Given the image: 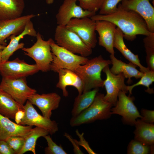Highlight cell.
<instances>
[{
    "label": "cell",
    "mask_w": 154,
    "mask_h": 154,
    "mask_svg": "<svg viewBox=\"0 0 154 154\" xmlns=\"http://www.w3.org/2000/svg\"><path fill=\"white\" fill-rule=\"evenodd\" d=\"M90 18L95 21L105 20L113 23L122 31L124 38L128 40H134L138 35L147 36L152 33L141 16L133 11L124 8L121 3L118 5L116 11L113 13L96 14Z\"/></svg>",
    "instance_id": "obj_1"
},
{
    "label": "cell",
    "mask_w": 154,
    "mask_h": 154,
    "mask_svg": "<svg viewBox=\"0 0 154 154\" xmlns=\"http://www.w3.org/2000/svg\"><path fill=\"white\" fill-rule=\"evenodd\" d=\"M111 64V60H105L100 55L89 59L85 64L79 66L73 71L82 82L83 92L104 86L101 72L105 66Z\"/></svg>",
    "instance_id": "obj_2"
},
{
    "label": "cell",
    "mask_w": 154,
    "mask_h": 154,
    "mask_svg": "<svg viewBox=\"0 0 154 154\" xmlns=\"http://www.w3.org/2000/svg\"><path fill=\"white\" fill-rule=\"evenodd\" d=\"M104 94L98 92L92 104L78 115L71 118L70 124L72 127L90 123L97 120L107 119L112 115L113 106L104 99Z\"/></svg>",
    "instance_id": "obj_3"
},
{
    "label": "cell",
    "mask_w": 154,
    "mask_h": 154,
    "mask_svg": "<svg viewBox=\"0 0 154 154\" xmlns=\"http://www.w3.org/2000/svg\"><path fill=\"white\" fill-rule=\"evenodd\" d=\"M50 46L53 58L50 70L55 72L62 69L73 71L79 66L85 64L89 60L86 57L76 54L60 46L53 39Z\"/></svg>",
    "instance_id": "obj_4"
},
{
    "label": "cell",
    "mask_w": 154,
    "mask_h": 154,
    "mask_svg": "<svg viewBox=\"0 0 154 154\" xmlns=\"http://www.w3.org/2000/svg\"><path fill=\"white\" fill-rule=\"evenodd\" d=\"M36 37L37 41L32 46L27 48L24 47L22 49L25 54L34 60L39 70L47 72L50 70L53 60L50 46L52 39L50 38L44 40L39 32L37 33Z\"/></svg>",
    "instance_id": "obj_5"
},
{
    "label": "cell",
    "mask_w": 154,
    "mask_h": 154,
    "mask_svg": "<svg viewBox=\"0 0 154 154\" xmlns=\"http://www.w3.org/2000/svg\"><path fill=\"white\" fill-rule=\"evenodd\" d=\"M54 38L58 45L74 53L85 57L92 53V49L87 46L77 34L68 29L66 26L58 25Z\"/></svg>",
    "instance_id": "obj_6"
},
{
    "label": "cell",
    "mask_w": 154,
    "mask_h": 154,
    "mask_svg": "<svg viewBox=\"0 0 154 154\" xmlns=\"http://www.w3.org/2000/svg\"><path fill=\"white\" fill-rule=\"evenodd\" d=\"M66 27L77 34L88 47L93 48L96 46L95 21L90 17L71 19Z\"/></svg>",
    "instance_id": "obj_7"
},
{
    "label": "cell",
    "mask_w": 154,
    "mask_h": 154,
    "mask_svg": "<svg viewBox=\"0 0 154 154\" xmlns=\"http://www.w3.org/2000/svg\"><path fill=\"white\" fill-rule=\"evenodd\" d=\"M0 88L22 105H24L30 96L37 92L35 90L27 85L26 78L14 79L2 78Z\"/></svg>",
    "instance_id": "obj_8"
},
{
    "label": "cell",
    "mask_w": 154,
    "mask_h": 154,
    "mask_svg": "<svg viewBox=\"0 0 154 154\" xmlns=\"http://www.w3.org/2000/svg\"><path fill=\"white\" fill-rule=\"evenodd\" d=\"M39 71L35 64H28L18 58L0 63V73L2 78L12 79L26 78Z\"/></svg>",
    "instance_id": "obj_9"
},
{
    "label": "cell",
    "mask_w": 154,
    "mask_h": 154,
    "mask_svg": "<svg viewBox=\"0 0 154 154\" xmlns=\"http://www.w3.org/2000/svg\"><path fill=\"white\" fill-rule=\"evenodd\" d=\"M126 93L122 91L119 92L116 104L111 109V113L121 116L125 123L135 125L137 119L141 116L134 104V98L127 96Z\"/></svg>",
    "instance_id": "obj_10"
},
{
    "label": "cell",
    "mask_w": 154,
    "mask_h": 154,
    "mask_svg": "<svg viewBox=\"0 0 154 154\" xmlns=\"http://www.w3.org/2000/svg\"><path fill=\"white\" fill-rule=\"evenodd\" d=\"M102 70L106 76L104 83L106 92L104 99L114 106L117 101L119 92L122 91L127 93L128 92L127 86L125 83V78L121 73L117 75L112 73L109 65L105 66Z\"/></svg>",
    "instance_id": "obj_11"
},
{
    "label": "cell",
    "mask_w": 154,
    "mask_h": 154,
    "mask_svg": "<svg viewBox=\"0 0 154 154\" xmlns=\"http://www.w3.org/2000/svg\"><path fill=\"white\" fill-rule=\"evenodd\" d=\"M23 107L25 114L19 125L35 126L42 128L48 131L51 135L58 131V125L56 121L47 118L39 114L33 105L28 100L23 105Z\"/></svg>",
    "instance_id": "obj_12"
},
{
    "label": "cell",
    "mask_w": 154,
    "mask_h": 154,
    "mask_svg": "<svg viewBox=\"0 0 154 154\" xmlns=\"http://www.w3.org/2000/svg\"><path fill=\"white\" fill-rule=\"evenodd\" d=\"M77 0H64L56 15L58 25L66 26L69 21L74 18L91 17L96 13L83 9L77 5Z\"/></svg>",
    "instance_id": "obj_13"
},
{
    "label": "cell",
    "mask_w": 154,
    "mask_h": 154,
    "mask_svg": "<svg viewBox=\"0 0 154 154\" xmlns=\"http://www.w3.org/2000/svg\"><path fill=\"white\" fill-rule=\"evenodd\" d=\"M121 3L124 8L133 11L141 16L149 31L154 33V0H124Z\"/></svg>",
    "instance_id": "obj_14"
},
{
    "label": "cell",
    "mask_w": 154,
    "mask_h": 154,
    "mask_svg": "<svg viewBox=\"0 0 154 154\" xmlns=\"http://www.w3.org/2000/svg\"><path fill=\"white\" fill-rule=\"evenodd\" d=\"M35 16L31 14L14 19L0 20V45L6 46V39L11 35L21 33L27 23Z\"/></svg>",
    "instance_id": "obj_15"
},
{
    "label": "cell",
    "mask_w": 154,
    "mask_h": 154,
    "mask_svg": "<svg viewBox=\"0 0 154 154\" xmlns=\"http://www.w3.org/2000/svg\"><path fill=\"white\" fill-rule=\"evenodd\" d=\"M61 99L60 96L55 92L42 94L36 93L30 96L27 100L38 108L43 116L50 119L52 111L58 108Z\"/></svg>",
    "instance_id": "obj_16"
},
{
    "label": "cell",
    "mask_w": 154,
    "mask_h": 154,
    "mask_svg": "<svg viewBox=\"0 0 154 154\" xmlns=\"http://www.w3.org/2000/svg\"><path fill=\"white\" fill-rule=\"evenodd\" d=\"M96 31L98 33V44L110 54H114V41L116 26L113 23L105 20L95 21Z\"/></svg>",
    "instance_id": "obj_17"
},
{
    "label": "cell",
    "mask_w": 154,
    "mask_h": 154,
    "mask_svg": "<svg viewBox=\"0 0 154 154\" xmlns=\"http://www.w3.org/2000/svg\"><path fill=\"white\" fill-rule=\"evenodd\" d=\"M37 33L32 22L30 20L27 23L24 30L21 33L17 35H11L9 37L10 40L9 44L2 50L1 62L8 60L15 52L24 47V43L23 42L19 43L20 40L24 36L28 35L35 37L37 35Z\"/></svg>",
    "instance_id": "obj_18"
},
{
    "label": "cell",
    "mask_w": 154,
    "mask_h": 154,
    "mask_svg": "<svg viewBox=\"0 0 154 154\" xmlns=\"http://www.w3.org/2000/svg\"><path fill=\"white\" fill-rule=\"evenodd\" d=\"M33 126L19 125L0 114V140H5L13 136L26 137L29 133Z\"/></svg>",
    "instance_id": "obj_19"
},
{
    "label": "cell",
    "mask_w": 154,
    "mask_h": 154,
    "mask_svg": "<svg viewBox=\"0 0 154 154\" xmlns=\"http://www.w3.org/2000/svg\"><path fill=\"white\" fill-rule=\"evenodd\" d=\"M56 72L58 74L59 80L56 87L62 90L64 96L66 97L68 96V92L66 88L68 86L75 87L78 90V95L83 93L82 82L73 71L66 69H62L58 70Z\"/></svg>",
    "instance_id": "obj_20"
},
{
    "label": "cell",
    "mask_w": 154,
    "mask_h": 154,
    "mask_svg": "<svg viewBox=\"0 0 154 154\" xmlns=\"http://www.w3.org/2000/svg\"><path fill=\"white\" fill-rule=\"evenodd\" d=\"M110 57L112 66L110 69L111 72L114 75L122 73L125 78L128 80L127 83H131V78L134 77L136 79L140 78L143 73L137 70L136 65L129 62L127 64L117 59L114 54H110Z\"/></svg>",
    "instance_id": "obj_21"
},
{
    "label": "cell",
    "mask_w": 154,
    "mask_h": 154,
    "mask_svg": "<svg viewBox=\"0 0 154 154\" xmlns=\"http://www.w3.org/2000/svg\"><path fill=\"white\" fill-rule=\"evenodd\" d=\"M25 7L24 0H0V20L21 17Z\"/></svg>",
    "instance_id": "obj_22"
},
{
    "label": "cell",
    "mask_w": 154,
    "mask_h": 154,
    "mask_svg": "<svg viewBox=\"0 0 154 154\" xmlns=\"http://www.w3.org/2000/svg\"><path fill=\"white\" fill-rule=\"evenodd\" d=\"M123 38L122 32L117 27L114 41V48L117 49L129 62L138 66L141 72L144 73L149 70L147 67L143 66L141 64L138 55L134 54L128 48L125 43Z\"/></svg>",
    "instance_id": "obj_23"
},
{
    "label": "cell",
    "mask_w": 154,
    "mask_h": 154,
    "mask_svg": "<svg viewBox=\"0 0 154 154\" xmlns=\"http://www.w3.org/2000/svg\"><path fill=\"white\" fill-rule=\"evenodd\" d=\"M135 125V139L144 144L153 146L154 143L153 124L145 122L141 119H137Z\"/></svg>",
    "instance_id": "obj_24"
},
{
    "label": "cell",
    "mask_w": 154,
    "mask_h": 154,
    "mask_svg": "<svg viewBox=\"0 0 154 154\" xmlns=\"http://www.w3.org/2000/svg\"><path fill=\"white\" fill-rule=\"evenodd\" d=\"M24 109L23 105L17 102L8 93L0 88V114L14 119L16 112Z\"/></svg>",
    "instance_id": "obj_25"
},
{
    "label": "cell",
    "mask_w": 154,
    "mask_h": 154,
    "mask_svg": "<svg viewBox=\"0 0 154 154\" xmlns=\"http://www.w3.org/2000/svg\"><path fill=\"white\" fill-rule=\"evenodd\" d=\"M98 88H94L78 95L74 100L71 111L72 117L78 115L92 104L98 91Z\"/></svg>",
    "instance_id": "obj_26"
},
{
    "label": "cell",
    "mask_w": 154,
    "mask_h": 154,
    "mask_svg": "<svg viewBox=\"0 0 154 154\" xmlns=\"http://www.w3.org/2000/svg\"><path fill=\"white\" fill-rule=\"evenodd\" d=\"M49 134L46 130L37 127L33 128L28 135L25 137L23 145L18 154H23L31 151L36 154L35 147L37 141L40 137H44Z\"/></svg>",
    "instance_id": "obj_27"
},
{
    "label": "cell",
    "mask_w": 154,
    "mask_h": 154,
    "mask_svg": "<svg viewBox=\"0 0 154 154\" xmlns=\"http://www.w3.org/2000/svg\"><path fill=\"white\" fill-rule=\"evenodd\" d=\"M140 80L137 83L130 86H127V89L129 92V96L132 94L133 88L139 85H142L147 88L146 91L149 94L153 92V89L150 88V86L154 81V71L149 70L143 73Z\"/></svg>",
    "instance_id": "obj_28"
},
{
    "label": "cell",
    "mask_w": 154,
    "mask_h": 154,
    "mask_svg": "<svg viewBox=\"0 0 154 154\" xmlns=\"http://www.w3.org/2000/svg\"><path fill=\"white\" fill-rule=\"evenodd\" d=\"M150 149V146L144 144L135 139L131 141L129 144L127 153L147 154L149 153Z\"/></svg>",
    "instance_id": "obj_29"
},
{
    "label": "cell",
    "mask_w": 154,
    "mask_h": 154,
    "mask_svg": "<svg viewBox=\"0 0 154 154\" xmlns=\"http://www.w3.org/2000/svg\"><path fill=\"white\" fill-rule=\"evenodd\" d=\"M46 140L48 146L44 149V153L46 154H66L61 145H59L54 142L48 135L43 137Z\"/></svg>",
    "instance_id": "obj_30"
},
{
    "label": "cell",
    "mask_w": 154,
    "mask_h": 154,
    "mask_svg": "<svg viewBox=\"0 0 154 154\" xmlns=\"http://www.w3.org/2000/svg\"><path fill=\"white\" fill-rule=\"evenodd\" d=\"M104 0H77L79 6L83 9L96 13L100 10Z\"/></svg>",
    "instance_id": "obj_31"
},
{
    "label": "cell",
    "mask_w": 154,
    "mask_h": 154,
    "mask_svg": "<svg viewBox=\"0 0 154 154\" xmlns=\"http://www.w3.org/2000/svg\"><path fill=\"white\" fill-rule=\"evenodd\" d=\"M124 0H104L100 9L99 14L107 15L115 12L118 4Z\"/></svg>",
    "instance_id": "obj_32"
},
{
    "label": "cell",
    "mask_w": 154,
    "mask_h": 154,
    "mask_svg": "<svg viewBox=\"0 0 154 154\" xmlns=\"http://www.w3.org/2000/svg\"><path fill=\"white\" fill-rule=\"evenodd\" d=\"M25 141V137L16 136L9 137L5 140L15 154H18L23 145Z\"/></svg>",
    "instance_id": "obj_33"
},
{
    "label": "cell",
    "mask_w": 154,
    "mask_h": 154,
    "mask_svg": "<svg viewBox=\"0 0 154 154\" xmlns=\"http://www.w3.org/2000/svg\"><path fill=\"white\" fill-rule=\"evenodd\" d=\"M146 54V62L150 70L154 71V47L144 46Z\"/></svg>",
    "instance_id": "obj_34"
},
{
    "label": "cell",
    "mask_w": 154,
    "mask_h": 154,
    "mask_svg": "<svg viewBox=\"0 0 154 154\" xmlns=\"http://www.w3.org/2000/svg\"><path fill=\"white\" fill-rule=\"evenodd\" d=\"M141 120L149 123H153L154 122V110H148L143 109L141 110Z\"/></svg>",
    "instance_id": "obj_35"
},
{
    "label": "cell",
    "mask_w": 154,
    "mask_h": 154,
    "mask_svg": "<svg viewBox=\"0 0 154 154\" xmlns=\"http://www.w3.org/2000/svg\"><path fill=\"white\" fill-rule=\"evenodd\" d=\"M76 133L80 139L79 141L75 139L76 142L78 145H81L83 147L89 154H96L90 148L88 143L84 139L83 137L84 133H82L80 134L79 133L78 130L76 131Z\"/></svg>",
    "instance_id": "obj_36"
},
{
    "label": "cell",
    "mask_w": 154,
    "mask_h": 154,
    "mask_svg": "<svg viewBox=\"0 0 154 154\" xmlns=\"http://www.w3.org/2000/svg\"><path fill=\"white\" fill-rule=\"evenodd\" d=\"M0 154H15L5 140H0Z\"/></svg>",
    "instance_id": "obj_37"
},
{
    "label": "cell",
    "mask_w": 154,
    "mask_h": 154,
    "mask_svg": "<svg viewBox=\"0 0 154 154\" xmlns=\"http://www.w3.org/2000/svg\"><path fill=\"white\" fill-rule=\"evenodd\" d=\"M25 114V111L24 109H20L16 113L14 119L16 123L20 124Z\"/></svg>",
    "instance_id": "obj_38"
},
{
    "label": "cell",
    "mask_w": 154,
    "mask_h": 154,
    "mask_svg": "<svg viewBox=\"0 0 154 154\" xmlns=\"http://www.w3.org/2000/svg\"><path fill=\"white\" fill-rule=\"evenodd\" d=\"M54 1V0H46V2L48 4H52Z\"/></svg>",
    "instance_id": "obj_39"
},
{
    "label": "cell",
    "mask_w": 154,
    "mask_h": 154,
    "mask_svg": "<svg viewBox=\"0 0 154 154\" xmlns=\"http://www.w3.org/2000/svg\"><path fill=\"white\" fill-rule=\"evenodd\" d=\"M6 46L0 45V50H3Z\"/></svg>",
    "instance_id": "obj_40"
},
{
    "label": "cell",
    "mask_w": 154,
    "mask_h": 154,
    "mask_svg": "<svg viewBox=\"0 0 154 154\" xmlns=\"http://www.w3.org/2000/svg\"><path fill=\"white\" fill-rule=\"evenodd\" d=\"M2 50H0V63L1 62V52Z\"/></svg>",
    "instance_id": "obj_41"
}]
</instances>
